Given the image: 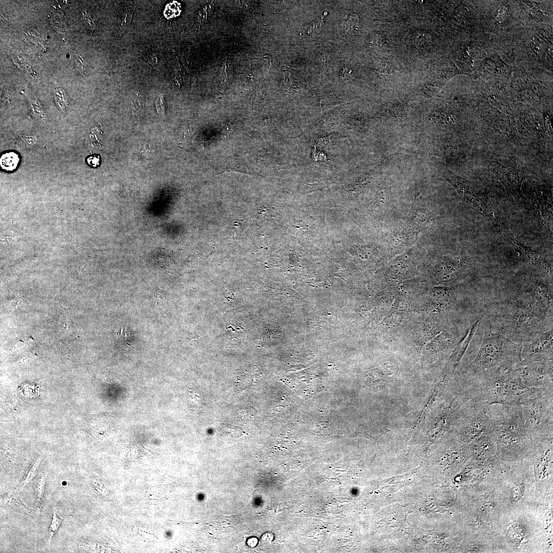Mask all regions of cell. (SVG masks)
I'll list each match as a JSON object with an SVG mask.
<instances>
[{
  "label": "cell",
  "mask_w": 553,
  "mask_h": 553,
  "mask_svg": "<svg viewBox=\"0 0 553 553\" xmlns=\"http://www.w3.org/2000/svg\"><path fill=\"white\" fill-rule=\"evenodd\" d=\"M465 378L462 387L466 397L470 401L482 404L520 405L546 390L524 385L518 365L490 370Z\"/></svg>",
  "instance_id": "obj_1"
},
{
  "label": "cell",
  "mask_w": 553,
  "mask_h": 553,
  "mask_svg": "<svg viewBox=\"0 0 553 553\" xmlns=\"http://www.w3.org/2000/svg\"><path fill=\"white\" fill-rule=\"evenodd\" d=\"M521 349L498 334H486L476 356L469 366L466 377L490 370L517 367L521 361Z\"/></svg>",
  "instance_id": "obj_2"
},
{
  "label": "cell",
  "mask_w": 553,
  "mask_h": 553,
  "mask_svg": "<svg viewBox=\"0 0 553 553\" xmlns=\"http://www.w3.org/2000/svg\"><path fill=\"white\" fill-rule=\"evenodd\" d=\"M486 407L495 440L501 448L507 450L519 447L529 437L520 405L493 403L486 404Z\"/></svg>",
  "instance_id": "obj_3"
},
{
  "label": "cell",
  "mask_w": 553,
  "mask_h": 553,
  "mask_svg": "<svg viewBox=\"0 0 553 553\" xmlns=\"http://www.w3.org/2000/svg\"><path fill=\"white\" fill-rule=\"evenodd\" d=\"M545 390L520 405L529 437L551 438L553 430V391Z\"/></svg>",
  "instance_id": "obj_4"
},
{
  "label": "cell",
  "mask_w": 553,
  "mask_h": 553,
  "mask_svg": "<svg viewBox=\"0 0 553 553\" xmlns=\"http://www.w3.org/2000/svg\"><path fill=\"white\" fill-rule=\"evenodd\" d=\"M486 404L473 401H467L461 410L458 428L467 440L473 441L478 437L489 424Z\"/></svg>",
  "instance_id": "obj_5"
},
{
  "label": "cell",
  "mask_w": 553,
  "mask_h": 553,
  "mask_svg": "<svg viewBox=\"0 0 553 553\" xmlns=\"http://www.w3.org/2000/svg\"><path fill=\"white\" fill-rule=\"evenodd\" d=\"M518 367L522 381L526 386L536 389H552V360L521 361Z\"/></svg>",
  "instance_id": "obj_6"
},
{
  "label": "cell",
  "mask_w": 553,
  "mask_h": 553,
  "mask_svg": "<svg viewBox=\"0 0 553 553\" xmlns=\"http://www.w3.org/2000/svg\"><path fill=\"white\" fill-rule=\"evenodd\" d=\"M521 361L552 360V331L541 334L521 349Z\"/></svg>",
  "instance_id": "obj_7"
},
{
  "label": "cell",
  "mask_w": 553,
  "mask_h": 553,
  "mask_svg": "<svg viewBox=\"0 0 553 553\" xmlns=\"http://www.w3.org/2000/svg\"><path fill=\"white\" fill-rule=\"evenodd\" d=\"M494 439L495 436L489 423L483 432L473 443L472 449L476 457L486 458L492 455L495 450Z\"/></svg>",
  "instance_id": "obj_8"
},
{
  "label": "cell",
  "mask_w": 553,
  "mask_h": 553,
  "mask_svg": "<svg viewBox=\"0 0 553 553\" xmlns=\"http://www.w3.org/2000/svg\"><path fill=\"white\" fill-rule=\"evenodd\" d=\"M17 493L15 490L9 493L3 501L4 506L11 511L27 516H33V510L24 503Z\"/></svg>",
  "instance_id": "obj_9"
},
{
  "label": "cell",
  "mask_w": 553,
  "mask_h": 553,
  "mask_svg": "<svg viewBox=\"0 0 553 553\" xmlns=\"http://www.w3.org/2000/svg\"><path fill=\"white\" fill-rule=\"evenodd\" d=\"M508 237L514 249L518 252V256H520L523 261L537 266L542 265L541 259L535 251L523 246L509 233Z\"/></svg>",
  "instance_id": "obj_10"
},
{
  "label": "cell",
  "mask_w": 553,
  "mask_h": 553,
  "mask_svg": "<svg viewBox=\"0 0 553 553\" xmlns=\"http://www.w3.org/2000/svg\"><path fill=\"white\" fill-rule=\"evenodd\" d=\"M479 320L476 321L474 323L465 337L457 347L453 354V357H452L451 362L453 365L457 364L467 349L469 344L471 341V339L475 333V331L479 325Z\"/></svg>",
  "instance_id": "obj_11"
},
{
  "label": "cell",
  "mask_w": 553,
  "mask_h": 553,
  "mask_svg": "<svg viewBox=\"0 0 553 553\" xmlns=\"http://www.w3.org/2000/svg\"><path fill=\"white\" fill-rule=\"evenodd\" d=\"M47 476L48 472H40L33 483V487L36 497V504L38 509L41 507Z\"/></svg>",
  "instance_id": "obj_12"
},
{
  "label": "cell",
  "mask_w": 553,
  "mask_h": 553,
  "mask_svg": "<svg viewBox=\"0 0 553 553\" xmlns=\"http://www.w3.org/2000/svg\"><path fill=\"white\" fill-rule=\"evenodd\" d=\"M41 458V456L38 457L35 462L29 469L24 479L15 489L16 491L18 492L22 491L35 478Z\"/></svg>",
  "instance_id": "obj_13"
},
{
  "label": "cell",
  "mask_w": 553,
  "mask_h": 553,
  "mask_svg": "<svg viewBox=\"0 0 553 553\" xmlns=\"http://www.w3.org/2000/svg\"><path fill=\"white\" fill-rule=\"evenodd\" d=\"M19 160L18 155L14 152H9L4 154L1 158V167L7 171L15 169Z\"/></svg>",
  "instance_id": "obj_14"
},
{
  "label": "cell",
  "mask_w": 553,
  "mask_h": 553,
  "mask_svg": "<svg viewBox=\"0 0 553 553\" xmlns=\"http://www.w3.org/2000/svg\"><path fill=\"white\" fill-rule=\"evenodd\" d=\"M54 98L59 109L63 112H67L68 109V102L63 90L58 89L55 92Z\"/></svg>",
  "instance_id": "obj_15"
},
{
  "label": "cell",
  "mask_w": 553,
  "mask_h": 553,
  "mask_svg": "<svg viewBox=\"0 0 553 553\" xmlns=\"http://www.w3.org/2000/svg\"><path fill=\"white\" fill-rule=\"evenodd\" d=\"M62 521L63 519H61L60 517H58L54 509L53 512L51 523L50 525L48 531L49 543L51 542L53 537L58 530Z\"/></svg>",
  "instance_id": "obj_16"
},
{
  "label": "cell",
  "mask_w": 553,
  "mask_h": 553,
  "mask_svg": "<svg viewBox=\"0 0 553 553\" xmlns=\"http://www.w3.org/2000/svg\"><path fill=\"white\" fill-rule=\"evenodd\" d=\"M156 108L158 113L161 115L165 114V104L163 97L161 96L157 97L155 101Z\"/></svg>",
  "instance_id": "obj_17"
},
{
  "label": "cell",
  "mask_w": 553,
  "mask_h": 553,
  "mask_svg": "<svg viewBox=\"0 0 553 553\" xmlns=\"http://www.w3.org/2000/svg\"><path fill=\"white\" fill-rule=\"evenodd\" d=\"M100 157L97 154L90 155L87 158L88 164L93 167H98L100 165Z\"/></svg>",
  "instance_id": "obj_18"
},
{
  "label": "cell",
  "mask_w": 553,
  "mask_h": 553,
  "mask_svg": "<svg viewBox=\"0 0 553 553\" xmlns=\"http://www.w3.org/2000/svg\"><path fill=\"white\" fill-rule=\"evenodd\" d=\"M273 539V535L271 533H266L262 536V539L266 542L270 543Z\"/></svg>",
  "instance_id": "obj_19"
},
{
  "label": "cell",
  "mask_w": 553,
  "mask_h": 553,
  "mask_svg": "<svg viewBox=\"0 0 553 553\" xmlns=\"http://www.w3.org/2000/svg\"><path fill=\"white\" fill-rule=\"evenodd\" d=\"M258 539L256 538H251L248 539L247 543L251 547H254L258 543Z\"/></svg>",
  "instance_id": "obj_20"
}]
</instances>
